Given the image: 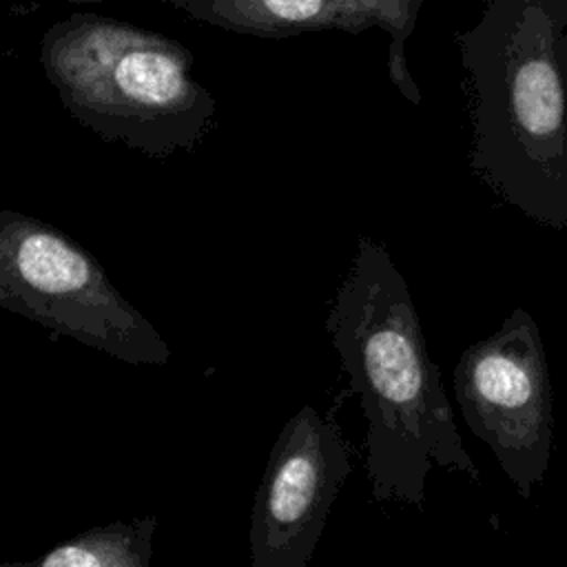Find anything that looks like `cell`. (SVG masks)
<instances>
[{
	"label": "cell",
	"mask_w": 567,
	"mask_h": 567,
	"mask_svg": "<svg viewBox=\"0 0 567 567\" xmlns=\"http://www.w3.org/2000/svg\"><path fill=\"white\" fill-rule=\"evenodd\" d=\"M326 330L368 423L365 472L374 501L421 507L432 465L481 474L463 447L441 370L432 363L405 277L368 235L332 299Z\"/></svg>",
	"instance_id": "1"
},
{
	"label": "cell",
	"mask_w": 567,
	"mask_h": 567,
	"mask_svg": "<svg viewBox=\"0 0 567 567\" xmlns=\"http://www.w3.org/2000/svg\"><path fill=\"white\" fill-rule=\"evenodd\" d=\"M42 66L75 120L148 157L195 148L213 124L215 100L195 82L190 51L159 33L75 16L47 33Z\"/></svg>",
	"instance_id": "2"
},
{
	"label": "cell",
	"mask_w": 567,
	"mask_h": 567,
	"mask_svg": "<svg viewBox=\"0 0 567 567\" xmlns=\"http://www.w3.org/2000/svg\"><path fill=\"white\" fill-rule=\"evenodd\" d=\"M472 171L529 219L567 230V55L551 31L523 27L472 51Z\"/></svg>",
	"instance_id": "3"
},
{
	"label": "cell",
	"mask_w": 567,
	"mask_h": 567,
	"mask_svg": "<svg viewBox=\"0 0 567 567\" xmlns=\"http://www.w3.org/2000/svg\"><path fill=\"white\" fill-rule=\"evenodd\" d=\"M0 308L133 365H166L171 348L64 230L0 210Z\"/></svg>",
	"instance_id": "4"
},
{
	"label": "cell",
	"mask_w": 567,
	"mask_h": 567,
	"mask_svg": "<svg viewBox=\"0 0 567 567\" xmlns=\"http://www.w3.org/2000/svg\"><path fill=\"white\" fill-rule=\"evenodd\" d=\"M461 414L507 474L532 498L554 452V390L534 317L518 308L487 339L470 346L454 368Z\"/></svg>",
	"instance_id": "5"
},
{
	"label": "cell",
	"mask_w": 567,
	"mask_h": 567,
	"mask_svg": "<svg viewBox=\"0 0 567 567\" xmlns=\"http://www.w3.org/2000/svg\"><path fill=\"white\" fill-rule=\"evenodd\" d=\"M350 443L334 408H299L279 432L250 512L252 567H306L350 474Z\"/></svg>",
	"instance_id": "6"
},
{
	"label": "cell",
	"mask_w": 567,
	"mask_h": 567,
	"mask_svg": "<svg viewBox=\"0 0 567 567\" xmlns=\"http://www.w3.org/2000/svg\"><path fill=\"white\" fill-rule=\"evenodd\" d=\"M423 0H206V20L266 38H284L303 31H365L379 27L392 35L390 75L414 104L421 93L410 78L403 44L414 29Z\"/></svg>",
	"instance_id": "7"
},
{
	"label": "cell",
	"mask_w": 567,
	"mask_h": 567,
	"mask_svg": "<svg viewBox=\"0 0 567 567\" xmlns=\"http://www.w3.org/2000/svg\"><path fill=\"white\" fill-rule=\"evenodd\" d=\"M155 529V514L128 523L113 520L80 532L31 560H11L2 567H148Z\"/></svg>",
	"instance_id": "8"
}]
</instances>
